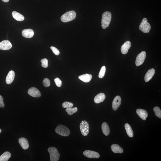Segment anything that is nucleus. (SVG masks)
<instances>
[{"instance_id":"nucleus-1","label":"nucleus","mask_w":161,"mask_h":161,"mask_svg":"<svg viewBox=\"0 0 161 161\" xmlns=\"http://www.w3.org/2000/svg\"><path fill=\"white\" fill-rule=\"evenodd\" d=\"M112 19V14L111 12H106L103 13L101 19L102 27L103 29L109 27L111 23Z\"/></svg>"},{"instance_id":"nucleus-2","label":"nucleus","mask_w":161,"mask_h":161,"mask_svg":"<svg viewBox=\"0 0 161 161\" xmlns=\"http://www.w3.org/2000/svg\"><path fill=\"white\" fill-rule=\"evenodd\" d=\"M76 17L75 12L74 11H70L63 15L61 17V19L63 22L67 23L73 20Z\"/></svg>"},{"instance_id":"nucleus-3","label":"nucleus","mask_w":161,"mask_h":161,"mask_svg":"<svg viewBox=\"0 0 161 161\" xmlns=\"http://www.w3.org/2000/svg\"><path fill=\"white\" fill-rule=\"evenodd\" d=\"M55 132L57 134L63 136H68L70 134L69 129L65 126L61 124L58 125L56 127Z\"/></svg>"},{"instance_id":"nucleus-4","label":"nucleus","mask_w":161,"mask_h":161,"mask_svg":"<svg viewBox=\"0 0 161 161\" xmlns=\"http://www.w3.org/2000/svg\"><path fill=\"white\" fill-rule=\"evenodd\" d=\"M48 150L50 154L51 161H57L59 160L60 157V154L56 148L54 147H50L48 148Z\"/></svg>"},{"instance_id":"nucleus-5","label":"nucleus","mask_w":161,"mask_h":161,"mask_svg":"<svg viewBox=\"0 0 161 161\" xmlns=\"http://www.w3.org/2000/svg\"><path fill=\"white\" fill-rule=\"evenodd\" d=\"M147 19L144 18L139 26V29L145 33H149L151 28L150 25L149 23L147 22Z\"/></svg>"},{"instance_id":"nucleus-6","label":"nucleus","mask_w":161,"mask_h":161,"mask_svg":"<svg viewBox=\"0 0 161 161\" xmlns=\"http://www.w3.org/2000/svg\"><path fill=\"white\" fill-rule=\"evenodd\" d=\"M80 128L81 133L84 136H87L89 133L90 127L88 122L83 121L80 123Z\"/></svg>"},{"instance_id":"nucleus-7","label":"nucleus","mask_w":161,"mask_h":161,"mask_svg":"<svg viewBox=\"0 0 161 161\" xmlns=\"http://www.w3.org/2000/svg\"><path fill=\"white\" fill-rule=\"evenodd\" d=\"M146 56V53L144 51H143L138 54L136 61V65L137 66H139L142 64L144 63Z\"/></svg>"},{"instance_id":"nucleus-8","label":"nucleus","mask_w":161,"mask_h":161,"mask_svg":"<svg viewBox=\"0 0 161 161\" xmlns=\"http://www.w3.org/2000/svg\"><path fill=\"white\" fill-rule=\"evenodd\" d=\"M83 154L86 157L90 158H98L100 157V154L96 152L86 150L83 152Z\"/></svg>"},{"instance_id":"nucleus-9","label":"nucleus","mask_w":161,"mask_h":161,"mask_svg":"<svg viewBox=\"0 0 161 161\" xmlns=\"http://www.w3.org/2000/svg\"><path fill=\"white\" fill-rule=\"evenodd\" d=\"M28 92L30 96L38 98L41 96V94L39 90L35 87L30 88L28 90Z\"/></svg>"},{"instance_id":"nucleus-10","label":"nucleus","mask_w":161,"mask_h":161,"mask_svg":"<svg viewBox=\"0 0 161 161\" xmlns=\"http://www.w3.org/2000/svg\"><path fill=\"white\" fill-rule=\"evenodd\" d=\"M122 102V99L120 96H117L114 98L112 101V109L116 111L118 109Z\"/></svg>"},{"instance_id":"nucleus-11","label":"nucleus","mask_w":161,"mask_h":161,"mask_svg":"<svg viewBox=\"0 0 161 161\" xmlns=\"http://www.w3.org/2000/svg\"><path fill=\"white\" fill-rule=\"evenodd\" d=\"M12 47V45L10 42L8 40H4L0 43V49L3 50H8Z\"/></svg>"},{"instance_id":"nucleus-12","label":"nucleus","mask_w":161,"mask_h":161,"mask_svg":"<svg viewBox=\"0 0 161 161\" xmlns=\"http://www.w3.org/2000/svg\"><path fill=\"white\" fill-rule=\"evenodd\" d=\"M131 44L130 41H127L121 47V51L122 53L123 54H126L131 48Z\"/></svg>"},{"instance_id":"nucleus-13","label":"nucleus","mask_w":161,"mask_h":161,"mask_svg":"<svg viewBox=\"0 0 161 161\" xmlns=\"http://www.w3.org/2000/svg\"><path fill=\"white\" fill-rule=\"evenodd\" d=\"M22 35L24 37L26 38H31L34 36V30L30 29H25L22 32Z\"/></svg>"},{"instance_id":"nucleus-14","label":"nucleus","mask_w":161,"mask_h":161,"mask_svg":"<svg viewBox=\"0 0 161 161\" xmlns=\"http://www.w3.org/2000/svg\"><path fill=\"white\" fill-rule=\"evenodd\" d=\"M19 142L22 148L24 150L28 149L29 147L28 141L27 139L25 138H19Z\"/></svg>"},{"instance_id":"nucleus-15","label":"nucleus","mask_w":161,"mask_h":161,"mask_svg":"<svg viewBox=\"0 0 161 161\" xmlns=\"http://www.w3.org/2000/svg\"><path fill=\"white\" fill-rule=\"evenodd\" d=\"M136 113L143 120H146L148 114L147 111L144 110L138 109L136 110Z\"/></svg>"},{"instance_id":"nucleus-16","label":"nucleus","mask_w":161,"mask_h":161,"mask_svg":"<svg viewBox=\"0 0 161 161\" xmlns=\"http://www.w3.org/2000/svg\"><path fill=\"white\" fill-rule=\"evenodd\" d=\"M155 74V70L153 68L150 69L146 73L145 76L144 80L145 82H148L153 78Z\"/></svg>"},{"instance_id":"nucleus-17","label":"nucleus","mask_w":161,"mask_h":161,"mask_svg":"<svg viewBox=\"0 0 161 161\" xmlns=\"http://www.w3.org/2000/svg\"><path fill=\"white\" fill-rule=\"evenodd\" d=\"M15 74L13 70H11L8 73L6 79V82L7 84L9 85L11 84L15 78Z\"/></svg>"},{"instance_id":"nucleus-18","label":"nucleus","mask_w":161,"mask_h":161,"mask_svg":"<svg viewBox=\"0 0 161 161\" xmlns=\"http://www.w3.org/2000/svg\"><path fill=\"white\" fill-rule=\"evenodd\" d=\"M106 98V96L105 94L103 93H100L97 95L94 98V101L95 103H98L103 102L105 100Z\"/></svg>"},{"instance_id":"nucleus-19","label":"nucleus","mask_w":161,"mask_h":161,"mask_svg":"<svg viewBox=\"0 0 161 161\" xmlns=\"http://www.w3.org/2000/svg\"><path fill=\"white\" fill-rule=\"evenodd\" d=\"M92 78V75L88 74L81 75L79 76V78L80 80L85 83L90 82Z\"/></svg>"},{"instance_id":"nucleus-20","label":"nucleus","mask_w":161,"mask_h":161,"mask_svg":"<svg viewBox=\"0 0 161 161\" xmlns=\"http://www.w3.org/2000/svg\"><path fill=\"white\" fill-rule=\"evenodd\" d=\"M112 152L115 153H122L123 150L122 147L117 144H112L111 147Z\"/></svg>"},{"instance_id":"nucleus-21","label":"nucleus","mask_w":161,"mask_h":161,"mask_svg":"<svg viewBox=\"0 0 161 161\" xmlns=\"http://www.w3.org/2000/svg\"><path fill=\"white\" fill-rule=\"evenodd\" d=\"M12 14L13 18L17 21H22L25 19L23 15L16 11L13 12Z\"/></svg>"},{"instance_id":"nucleus-22","label":"nucleus","mask_w":161,"mask_h":161,"mask_svg":"<svg viewBox=\"0 0 161 161\" xmlns=\"http://www.w3.org/2000/svg\"><path fill=\"white\" fill-rule=\"evenodd\" d=\"M103 133L106 136L109 135L110 133V129L107 123H103L101 126Z\"/></svg>"},{"instance_id":"nucleus-23","label":"nucleus","mask_w":161,"mask_h":161,"mask_svg":"<svg viewBox=\"0 0 161 161\" xmlns=\"http://www.w3.org/2000/svg\"><path fill=\"white\" fill-rule=\"evenodd\" d=\"M11 157L10 152H6L0 156V161H7Z\"/></svg>"},{"instance_id":"nucleus-24","label":"nucleus","mask_w":161,"mask_h":161,"mask_svg":"<svg viewBox=\"0 0 161 161\" xmlns=\"http://www.w3.org/2000/svg\"><path fill=\"white\" fill-rule=\"evenodd\" d=\"M125 128L128 136L130 137H133V132L130 125L128 123H126Z\"/></svg>"},{"instance_id":"nucleus-25","label":"nucleus","mask_w":161,"mask_h":161,"mask_svg":"<svg viewBox=\"0 0 161 161\" xmlns=\"http://www.w3.org/2000/svg\"><path fill=\"white\" fill-rule=\"evenodd\" d=\"M66 111L69 115L71 116L78 111L77 108L75 107L74 108H67L65 110Z\"/></svg>"},{"instance_id":"nucleus-26","label":"nucleus","mask_w":161,"mask_h":161,"mask_svg":"<svg viewBox=\"0 0 161 161\" xmlns=\"http://www.w3.org/2000/svg\"><path fill=\"white\" fill-rule=\"evenodd\" d=\"M153 111L155 112L156 116L158 118H161V110L159 107H154Z\"/></svg>"},{"instance_id":"nucleus-27","label":"nucleus","mask_w":161,"mask_h":161,"mask_svg":"<svg viewBox=\"0 0 161 161\" xmlns=\"http://www.w3.org/2000/svg\"><path fill=\"white\" fill-rule=\"evenodd\" d=\"M106 72V67L105 66H103L101 68L100 72H99L98 76L100 78H102L104 76Z\"/></svg>"},{"instance_id":"nucleus-28","label":"nucleus","mask_w":161,"mask_h":161,"mask_svg":"<svg viewBox=\"0 0 161 161\" xmlns=\"http://www.w3.org/2000/svg\"><path fill=\"white\" fill-rule=\"evenodd\" d=\"M74 105L71 102L65 101L63 103L62 107L64 108H70L73 107Z\"/></svg>"},{"instance_id":"nucleus-29","label":"nucleus","mask_w":161,"mask_h":161,"mask_svg":"<svg viewBox=\"0 0 161 161\" xmlns=\"http://www.w3.org/2000/svg\"><path fill=\"white\" fill-rule=\"evenodd\" d=\"M41 66L43 67L46 68L48 66V60L46 59H42L41 61Z\"/></svg>"},{"instance_id":"nucleus-30","label":"nucleus","mask_w":161,"mask_h":161,"mask_svg":"<svg viewBox=\"0 0 161 161\" xmlns=\"http://www.w3.org/2000/svg\"><path fill=\"white\" fill-rule=\"evenodd\" d=\"M43 84L45 87H49L50 85V81L49 79L46 78L44 79Z\"/></svg>"},{"instance_id":"nucleus-31","label":"nucleus","mask_w":161,"mask_h":161,"mask_svg":"<svg viewBox=\"0 0 161 161\" xmlns=\"http://www.w3.org/2000/svg\"><path fill=\"white\" fill-rule=\"evenodd\" d=\"M54 81L57 87H60L61 86L62 81L60 79L58 78H56L54 79Z\"/></svg>"},{"instance_id":"nucleus-32","label":"nucleus","mask_w":161,"mask_h":161,"mask_svg":"<svg viewBox=\"0 0 161 161\" xmlns=\"http://www.w3.org/2000/svg\"><path fill=\"white\" fill-rule=\"evenodd\" d=\"M50 48L54 53L55 55H59V54H60V52H59V50L56 48L53 47V46H51V47H50Z\"/></svg>"},{"instance_id":"nucleus-33","label":"nucleus","mask_w":161,"mask_h":161,"mask_svg":"<svg viewBox=\"0 0 161 161\" xmlns=\"http://www.w3.org/2000/svg\"><path fill=\"white\" fill-rule=\"evenodd\" d=\"M5 106L3 102V98L2 96L0 95V107L3 108Z\"/></svg>"},{"instance_id":"nucleus-34","label":"nucleus","mask_w":161,"mask_h":161,"mask_svg":"<svg viewBox=\"0 0 161 161\" xmlns=\"http://www.w3.org/2000/svg\"><path fill=\"white\" fill-rule=\"evenodd\" d=\"M2 1L4 2H5V3H7L9 1V0H2Z\"/></svg>"},{"instance_id":"nucleus-35","label":"nucleus","mask_w":161,"mask_h":161,"mask_svg":"<svg viewBox=\"0 0 161 161\" xmlns=\"http://www.w3.org/2000/svg\"><path fill=\"white\" fill-rule=\"evenodd\" d=\"M1 132H2V130L1 129H0V133H1Z\"/></svg>"}]
</instances>
